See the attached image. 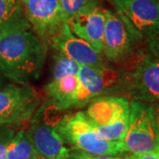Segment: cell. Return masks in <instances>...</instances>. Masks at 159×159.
Masks as SVG:
<instances>
[{
    "instance_id": "6da1fadb",
    "label": "cell",
    "mask_w": 159,
    "mask_h": 159,
    "mask_svg": "<svg viewBox=\"0 0 159 159\" xmlns=\"http://www.w3.org/2000/svg\"><path fill=\"white\" fill-rule=\"evenodd\" d=\"M46 55V42L32 29L0 38V72L16 84L39 79Z\"/></svg>"
},
{
    "instance_id": "3957f363",
    "label": "cell",
    "mask_w": 159,
    "mask_h": 159,
    "mask_svg": "<svg viewBox=\"0 0 159 159\" xmlns=\"http://www.w3.org/2000/svg\"><path fill=\"white\" fill-rule=\"evenodd\" d=\"M123 65L121 94L148 103L159 102V59L150 53L133 54Z\"/></svg>"
},
{
    "instance_id": "5bb4252c",
    "label": "cell",
    "mask_w": 159,
    "mask_h": 159,
    "mask_svg": "<svg viewBox=\"0 0 159 159\" xmlns=\"http://www.w3.org/2000/svg\"><path fill=\"white\" fill-rule=\"evenodd\" d=\"M78 83V74L51 80L44 90L51 106L59 111L73 109Z\"/></svg>"
},
{
    "instance_id": "8fae6325",
    "label": "cell",
    "mask_w": 159,
    "mask_h": 159,
    "mask_svg": "<svg viewBox=\"0 0 159 159\" xmlns=\"http://www.w3.org/2000/svg\"><path fill=\"white\" fill-rule=\"evenodd\" d=\"M28 130L37 153L43 159H67L71 153L54 126L45 123L36 111Z\"/></svg>"
},
{
    "instance_id": "52a82bcc",
    "label": "cell",
    "mask_w": 159,
    "mask_h": 159,
    "mask_svg": "<svg viewBox=\"0 0 159 159\" xmlns=\"http://www.w3.org/2000/svg\"><path fill=\"white\" fill-rule=\"evenodd\" d=\"M78 80L73 109L85 107L97 97L121 94L120 71L106 65L102 67L80 66Z\"/></svg>"
},
{
    "instance_id": "7a4b0ae2",
    "label": "cell",
    "mask_w": 159,
    "mask_h": 159,
    "mask_svg": "<svg viewBox=\"0 0 159 159\" xmlns=\"http://www.w3.org/2000/svg\"><path fill=\"white\" fill-rule=\"evenodd\" d=\"M54 127L66 144L75 149L97 156L126 153L123 142H111L102 138L84 111L64 115Z\"/></svg>"
},
{
    "instance_id": "277c9868",
    "label": "cell",
    "mask_w": 159,
    "mask_h": 159,
    "mask_svg": "<svg viewBox=\"0 0 159 159\" xmlns=\"http://www.w3.org/2000/svg\"><path fill=\"white\" fill-rule=\"evenodd\" d=\"M87 106L86 116L102 138L111 142H123L130 107L125 97L102 96L93 99Z\"/></svg>"
},
{
    "instance_id": "9a60e30c",
    "label": "cell",
    "mask_w": 159,
    "mask_h": 159,
    "mask_svg": "<svg viewBox=\"0 0 159 159\" xmlns=\"http://www.w3.org/2000/svg\"><path fill=\"white\" fill-rule=\"evenodd\" d=\"M30 29L20 0H0V38Z\"/></svg>"
},
{
    "instance_id": "7c38bea8",
    "label": "cell",
    "mask_w": 159,
    "mask_h": 159,
    "mask_svg": "<svg viewBox=\"0 0 159 159\" xmlns=\"http://www.w3.org/2000/svg\"><path fill=\"white\" fill-rule=\"evenodd\" d=\"M49 43L54 50L62 51L80 66L92 67H102L105 66L101 53H98L84 40L73 34L68 23H66L61 30Z\"/></svg>"
},
{
    "instance_id": "30bf717a",
    "label": "cell",
    "mask_w": 159,
    "mask_h": 159,
    "mask_svg": "<svg viewBox=\"0 0 159 159\" xmlns=\"http://www.w3.org/2000/svg\"><path fill=\"white\" fill-rule=\"evenodd\" d=\"M31 29L45 42L61 30L66 20L59 0H20Z\"/></svg>"
},
{
    "instance_id": "8992f818",
    "label": "cell",
    "mask_w": 159,
    "mask_h": 159,
    "mask_svg": "<svg viewBox=\"0 0 159 159\" xmlns=\"http://www.w3.org/2000/svg\"><path fill=\"white\" fill-rule=\"evenodd\" d=\"M136 41L147 43L159 37L157 0H110Z\"/></svg>"
},
{
    "instance_id": "ffe728a7",
    "label": "cell",
    "mask_w": 159,
    "mask_h": 159,
    "mask_svg": "<svg viewBox=\"0 0 159 159\" xmlns=\"http://www.w3.org/2000/svg\"><path fill=\"white\" fill-rule=\"evenodd\" d=\"M125 159H159V151L147 154H131Z\"/></svg>"
},
{
    "instance_id": "603a6c76",
    "label": "cell",
    "mask_w": 159,
    "mask_h": 159,
    "mask_svg": "<svg viewBox=\"0 0 159 159\" xmlns=\"http://www.w3.org/2000/svg\"><path fill=\"white\" fill-rule=\"evenodd\" d=\"M6 146L7 144L0 142V159H6Z\"/></svg>"
},
{
    "instance_id": "4fadbf2b",
    "label": "cell",
    "mask_w": 159,
    "mask_h": 159,
    "mask_svg": "<svg viewBox=\"0 0 159 159\" xmlns=\"http://www.w3.org/2000/svg\"><path fill=\"white\" fill-rule=\"evenodd\" d=\"M104 22V12L98 6L80 11L67 21L73 34L89 43L98 53L102 51Z\"/></svg>"
},
{
    "instance_id": "cb8c5ba5",
    "label": "cell",
    "mask_w": 159,
    "mask_h": 159,
    "mask_svg": "<svg viewBox=\"0 0 159 159\" xmlns=\"http://www.w3.org/2000/svg\"><path fill=\"white\" fill-rule=\"evenodd\" d=\"M6 78L3 75V74L0 72V89H2L6 85H7V83H6Z\"/></svg>"
},
{
    "instance_id": "e0dca14e",
    "label": "cell",
    "mask_w": 159,
    "mask_h": 159,
    "mask_svg": "<svg viewBox=\"0 0 159 159\" xmlns=\"http://www.w3.org/2000/svg\"><path fill=\"white\" fill-rule=\"evenodd\" d=\"M80 67V65L67 57L62 51L54 50L51 80L60 79L67 75H76L79 73Z\"/></svg>"
},
{
    "instance_id": "2e32d148",
    "label": "cell",
    "mask_w": 159,
    "mask_h": 159,
    "mask_svg": "<svg viewBox=\"0 0 159 159\" xmlns=\"http://www.w3.org/2000/svg\"><path fill=\"white\" fill-rule=\"evenodd\" d=\"M6 159H43L34 148L28 130L17 132L6 146Z\"/></svg>"
},
{
    "instance_id": "d6986e66",
    "label": "cell",
    "mask_w": 159,
    "mask_h": 159,
    "mask_svg": "<svg viewBox=\"0 0 159 159\" xmlns=\"http://www.w3.org/2000/svg\"><path fill=\"white\" fill-rule=\"evenodd\" d=\"M67 159H123L118 156H97L73 148Z\"/></svg>"
},
{
    "instance_id": "ba28073f",
    "label": "cell",
    "mask_w": 159,
    "mask_h": 159,
    "mask_svg": "<svg viewBox=\"0 0 159 159\" xmlns=\"http://www.w3.org/2000/svg\"><path fill=\"white\" fill-rule=\"evenodd\" d=\"M40 97L30 84L10 83L0 89V125H20L39 109Z\"/></svg>"
},
{
    "instance_id": "5b68a950",
    "label": "cell",
    "mask_w": 159,
    "mask_h": 159,
    "mask_svg": "<svg viewBox=\"0 0 159 159\" xmlns=\"http://www.w3.org/2000/svg\"><path fill=\"white\" fill-rule=\"evenodd\" d=\"M123 144L126 152L131 154L159 151L152 103L131 100L128 125Z\"/></svg>"
},
{
    "instance_id": "44dd1931",
    "label": "cell",
    "mask_w": 159,
    "mask_h": 159,
    "mask_svg": "<svg viewBox=\"0 0 159 159\" xmlns=\"http://www.w3.org/2000/svg\"><path fill=\"white\" fill-rule=\"evenodd\" d=\"M153 108V115L154 120H155V127H156V134H157V139L159 144V104L157 103H153L152 104Z\"/></svg>"
},
{
    "instance_id": "9c48e42d",
    "label": "cell",
    "mask_w": 159,
    "mask_h": 159,
    "mask_svg": "<svg viewBox=\"0 0 159 159\" xmlns=\"http://www.w3.org/2000/svg\"><path fill=\"white\" fill-rule=\"evenodd\" d=\"M102 53L109 62L124 64L134 54L136 42L127 24L118 13L104 10Z\"/></svg>"
},
{
    "instance_id": "7402d4cb",
    "label": "cell",
    "mask_w": 159,
    "mask_h": 159,
    "mask_svg": "<svg viewBox=\"0 0 159 159\" xmlns=\"http://www.w3.org/2000/svg\"><path fill=\"white\" fill-rule=\"evenodd\" d=\"M149 53L159 59V37L148 43Z\"/></svg>"
},
{
    "instance_id": "ac0fdd59",
    "label": "cell",
    "mask_w": 159,
    "mask_h": 159,
    "mask_svg": "<svg viewBox=\"0 0 159 159\" xmlns=\"http://www.w3.org/2000/svg\"><path fill=\"white\" fill-rule=\"evenodd\" d=\"M64 17L66 22L69 19L80 11L89 10L98 5V0H59Z\"/></svg>"
}]
</instances>
